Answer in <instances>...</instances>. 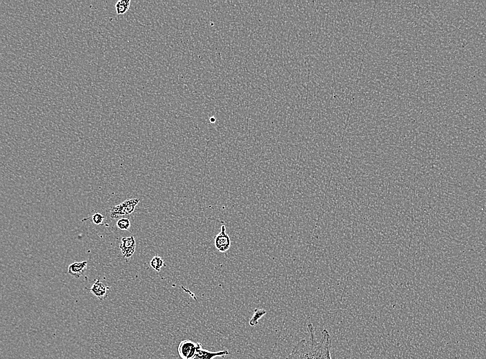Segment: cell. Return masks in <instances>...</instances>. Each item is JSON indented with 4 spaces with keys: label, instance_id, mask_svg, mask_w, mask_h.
I'll return each instance as SVG.
<instances>
[{
    "label": "cell",
    "instance_id": "6",
    "mask_svg": "<svg viewBox=\"0 0 486 359\" xmlns=\"http://www.w3.org/2000/svg\"><path fill=\"white\" fill-rule=\"evenodd\" d=\"M110 288L101 282L99 278H97L90 288L89 291L99 300H103L108 296V291Z\"/></svg>",
    "mask_w": 486,
    "mask_h": 359
},
{
    "label": "cell",
    "instance_id": "3",
    "mask_svg": "<svg viewBox=\"0 0 486 359\" xmlns=\"http://www.w3.org/2000/svg\"><path fill=\"white\" fill-rule=\"evenodd\" d=\"M201 344L191 340H182L177 346V353L182 359L193 358Z\"/></svg>",
    "mask_w": 486,
    "mask_h": 359
},
{
    "label": "cell",
    "instance_id": "10",
    "mask_svg": "<svg viewBox=\"0 0 486 359\" xmlns=\"http://www.w3.org/2000/svg\"><path fill=\"white\" fill-rule=\"evenodd\" d=\"M117 226L123 231H128L130 227V222L129 219L122 217L119 218L117 222Z\"/></svg>",
    "mask_w": 486,
    "mask_h": 359
},
{
    "label": "cell",
    "instance_id": "9",
    "mask_svg": "<svg viewBox=\"0 0 486 359\" xmlns=\"http://www.w3.org/2000/svg\"><path fill=\"white\" fill-rule=\"evenodd\" d=\"M164 264V262L163 259L158 255L154 256L150 262V266L157 272L160 271Z\"/></svg>",
    "mask_w": 486,
    "mask_h": 359
},
{
    "label": "cell",
    "instance_id": "13",
    "mask_svg": "<svg viewBox=\"0 0 486 359\" xmlns=\"http://www.w3.org/2000/svg\"><path fill=\"white\" fill-rule=\"evenodd\" d=\"M189 359H197V358H196L195 357H194V356H193V358H189Z\"/></svg>",
    "mask_w": 486,
    "mask_h": 359
},
{
    "label": "cell",
    "instance_id": "7",
    "mask_svg": "<svg viewBox=\"0 0 486 359\" xmlns=\"http://www.w3.org/2000/svg\"><path fill=\"white\" fill-rule=\"evenodd\" d=\"M87 265L86 260L73 262L68 266V273L75 278H79L86 271Z\"/></svg>",
    "mask_w": 486,
    "mask_h": 359
},
{
    "label": "cell",
    "instance_id": "1",
    "mask_svg": "<svg viewBox=\"0 0 486 359\" xmlns=\"http://www.w3.org/2000/svg\"><path fill=\"white\" fill-rule=\"evenodd\" d=\"M307 329L309 338L298 341L285 359H332L331 339L328 330L324 329L320 338L317 339L312 323L308 324Z\"/></svg>",
    "mask_w": 486,
    "mask_h": 359
},
{
    "label": "cell",
    "instance_id": "5",
    "mask_svg": "<svg viewBox=\"0 0 486 359\" xmlns=\"http://www.w3.org/2000/svg\"><path fill=\"white\" fill-rule=\"evenodd\" d=\"M135 248L136 242L133 235L122 237L119 249L124 258L131 257L135 251Z\"/></svg>",
    "mask_w": 486,
    "mask_h": 359
},
{
    "label": "cell",
    "instance_id": "8",
    "mask_svg": "<svg viewBox=\"0 0 486 359\" xmlns=\"http://www.w3.org/2000/svg\"><path fill=\"white\" fill-rule=\"evenodd\" d=\"M130 0H119L115 3V10L117 14L125 13L130 7Z\"/></svg>",
    "mask_w": 486,
    "mask_h": 359
},
{
    "label": "cell",
    "instance_id": "11",
    "mask_svg": "<svg viewBox=\"0 0 486 359\" xmlns=\"http://www.w3.org/2000/svg\"><path fill=\"white\" fill-rule=\"evenodd\" d=\"M266 313L264 310H258L256 309L255 311L254 315L251 319L249 324L251 326H254L257 324L258 320L264 316V314Z\"/></svg>",
    "mask_w": 486,
    "mask_h": 359
},
{
    "label": "cell",
    "instance_id": "2",
    "mask_svg": "<svg viewBox=\"0 0 486 359\" xmlns=\"http://www.w3.org/2000/svg\"><path fill=\"white\" fill-rule=\"evenodd\" d=\"M139 202V199L133 198L126 200L119 204L113 206L110 211V217L116 219L131 214Z\"/></svg>",
    "mask_w": 486,
    "mask_h": 359
},
{
    "label": "cell",
    "instance_id": "12",
    "mask_svg": "<svg viewBox=\"0 0 486 359\" xmlns=\"http://www.w3.org/2000/svg\"><path fill=\"white\" fill-rule=\"evenodd\" d=\"M91 218H92V222L95 224H96V225L103 224L104 216L102 214H101L99 213H95L92 215Z\"/></svg>",
    "mask_w": 486,
    "mask_h": 359
},
{
    "label": "cell",
    "instance_id": "4",
    "mask_svg": "<svg viewBox=\"0 0 486 359\" xmlns=\"http://www.w3.org/2000/svg\"><path fill=\"white\" fill-rule=\"evenodd\" d=\"M226 231V226L222 225L220 232L215 237V246L221 253L227 251L231 245V239Z\"/></svg>",
    "mask_w": 486,
    "mask_h": 359
}]
</instances>
